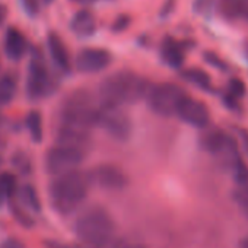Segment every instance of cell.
Here are the masks:
<instances>
[{
    "mask_svg": "<svg viewBox=\"0 0 248 248\" xmlns=\"http://www.w3.org/2000/svg\"><path fill=\"white\" fill-rule=\"evenodd\" d=\"M174 6H175V0H167L164 3L162 9H161V16L165 18V16H170L171 12L174 11Z\"/></svg>",
    "mask_w": 248,
    "mask_h": 248,
    "instance_id": "31",
    "label": "cell"
},
{
    "mask_svg": "<svg viewBox=\"0 0 248 248\" xmlns=\"http://www.w3.org/2000/svg\"><path fill=\"white\" fill-rule=\"evenodd\" d=\"M222 9L229 18L248 16V0H222Z\"/></svg>",
    "mask_w": 248,
    "mask_h": 248,
    "instance_id": "22",
    "label": "cell"
},
{
    "mask_svg": "<svg viewBox=\"0 0 248 248\" xmlns=\"http://www.w3.org/2000/svg\"><path fill=\"white\" fill-rule=\"evenodd\" d=\"M8 14H9V11H8V8H6V5L0 3V27L5 25V22H6V19H8Z\"/></svg>",
    "mask_w": 248,
    "mask_h": 248,
    "instance_id": "32",
    "label": "cell"
},
{
    "mask_svg": "<svg viewBox=\"0 0 248 248\" xmlns=\"http://www.w3.org/2000/svg\"><path fill=\"white\" fill-rule=\"evenodd\" d=\"M187 96V92L177 83H159L152 85L148 95L146 102L148 107L158 115L171 117L175 115L177 107Z\"/></svg>",
    "mask_w": 248,
    "mask_h": 248,
    "instance_id": "7",
    "label": "cell"
},
{
    "mask_svg": "<svg viewBox=\"0 0 248 248\" xmlns=\"http://www.w3.org/2000/svg\"><path fill=\"white\" fill-rule=\"evenodd\" d=\"M16 193V178L11 172L0 174V203Z\"/></svg>",
    "mask_w": 248,
    "mask_h": 248,
    "instance_id": "23",
    "label": "cell"
},
{
    "mask_svg": "<svg viewBox=\"0 0 248 248\" xmlns=\"http://www.w3.org/2000/svg\"><path fill=\"white\" fill-rule=\"evenodd\" d=\"M89 181L96 184L98 187L109 191H118L123 190L129 184L127 175L123 172L121 168L111 165V164H101L96 168H93L89 174Z\"/></svg>",
    "mask_w": 248,
    "mask_h": 248,
    "instance_id": "10",
    "label": "cell"
},
{
    "mask_svg": "<svg viewBox=\"0 0 248 248\" xmlns=\"http://www.w3.org/2000/svg\"><path fill=\"white\" fill-rule=\"evenodd\" d=\"M28 50L25 35L15 27L8 28L5 34V53L12 62H19Z\"/></svg>",
    "mask_w": 248,
    "mask_h": 248,
    "instance_id": "14",
    "label": "cell"
},
{
    "mask_svg": "<svg viewBox=\"0 0 248 248\" xmlns=\"http://www.w3.org/2000/svg\"><path fill=\"white\" fill-rule=\"evenodd\" d=\"M89 186L88 174L79 170L54 175L48 186V197L53 209L60 215L76 212L85 202Z\"/></svg>",
    "mask_w": 248,
    "mask_h": 248,
    "instance_id": "2",
    "label": "cell"
},
{
    "mask_svg": "<svg viewBox=\"0 0 248 248\" xmlns=\"http://www.w3.org/2000/svg\"><path fill=\"white\" fill-rule=\"evenodd\" d=\"M43 2H44V3H51L53 0H43Z\"/></svg>",
    "mask_w": 248,
    "mask_h": 248,
    "instance_id": "36",
    "label": "cell"
},
{
    "mask_svg": "<svg viewBox=\"0 0 248 248\" xmlns=\"http://www.w3.org/2000/svg\"><path fill=\"white\" fill-rule=\"evenodd\" d=\"M132 24V18L129 15H120L115 18V21L112 22V27L111 30L114 32H123V31H126Z\"/></svg>",
    "mask_w": 248,
    "mask_h": 248,
    "instance_id": "29",
    "label": "cell"
},
{
    "mask_svg": "<svg viewBox=\"0 0 248 248\" xmlns=\"http://www.w3.org/2000/svg\"><path fill=\"white\" fill-rule=\"evenodd\" d=\"M183 78L190 82L191 85L203 89V91H210L212 89V80H210V76L200 70V69H187L183 72Z\"/></svg>",
    "mask_w": 248,
    "mask_h": 248,
    "instance_id": "21",
    "label": "cell"
},
{
    "mask_svg": "<svg viewBox=\"0 0 248 248\" xmlns=\"http://www.w3.org/2000/svg\"><path fill=\"white\" fill-rule=\"evenodd\" d=\"M121 248H146V247L140 244H127V245H123Z\"/></svg>",
    "mask_w": 248,
    "mask_h": 248,
    "instance_id": "35",
    "label": "cell"
},
{
    "mask_svg": "<svg viewBox=\"0 0 248 248\" xmlns=\"http://www.w3.org/2000/svg\"><path fill=\"white\" fill-rule=\"evenodd\" d=\"M231 138L220 129H212V130H206L202 138H200V145L202 148L212 154V155H220L228 145L231 143Z\"/></svg>",
    "mask_w": 248,
    "mask_h": 248,
    "instance_id": "16",
    "label": "cell"
},
{
    "mask_svg": "<svg viewBox=\"0 0 248 248\" xmlns=\"http://www.w3.org/2000/svg\"><path fill=\"white\" fill-rule=\"evenodd\" d=\"M161 57L170 67L180 69L184 63L183 46L171 37L164 38V41L161 44Z\"/></svg>",
    "mask_w": 248,
    "mask_h": 248,
    "instance_id": "17",
    "label": "cell"
},
{
    "mask_svg": "<svg viewBox=\"0 0 248 248\" xmlns=\"http://www.w3.org/2000/svg\"><path fill=\"white\" fill-rule=\"evenodd\" d=\"M47 47H48V53L50 57L53 60V63L64 73L70 72L72 69V60L67 51L66 44L63 43V40L60 38L59 34L56 32H50L47 35Z\"/></svg>",
    "mask_w": 248,
    "mask_h": 248,
    "instance_id": "13",
    "label": "cell"
},
{
    "mask_svg": "<svg viewBox=\"0 0 248 248\" xmlns=\"http://www.w3.org/2000/svg\"><path fill=\"white\" fill-rule=\"evenodd\" d=\"M151 86V80L145 76H140L132 70H120L101 80L98 93L104 102L129 105L145 99Z\"/></svg>",
    "mask_w": 248,
    "mask_h": 248,
    "instance_id": "1",
    "label": "cell"
},
{
    "mask_svg": "<svg viewBox=\"0 0 248 248\" xmlns=\"http://www.w3.org/2000/svg\"><path fill=\"white\" fill-rule=\"evenodd\" d=\"M98 104L86 89H76L70 92L60 104L59 120L60 126L91 130L95 127V114Z\"/></svg>",
    "mask_w": 248,
    "mask_h": 248,
    "instance_id": "4",
    "label": "cell"
},
{
    "mask_svg": "<svg viewBox=\"0 0 248 248\" xmlns=\"http://www.w3.org/2000/svg\"><path fill=\"white\" fill-rule=\"evenodd\" d=\"M85 154L86 151H82L79 148L56 143L46 154V158H44L46 170L53 177L78 170V167L85 159Z\"/></svg>",
    "mask_w": 248,
    "mask_h": 248,
    "instance_id": "8",
    "label": "cell"
},
{
    "mask_svg": "<svg viewBox=\"0 0 248 248\" xmlns=\"http://www.w3.org/2000/svg\"><path fill=\"white\" fill-rule=\"evenodd\" d=\"M56 143L67 145V146H73V148L86 151L91 146V135L88 130L67 127V126H59V129L56 130Z\"/></svg>",
    "mask_w": 248,
    "mask_h": 248,
    "instance_id": "12",
    "label": "cell"
},
{
    "mask_svg": "<svg viewBox=\"0 0 248 248\" xmlns=\"http://www.w3.org/2000/svg\"><path fill=\"white\" fill-rule=\"evenodd\" d=\"M95 127H99L111 138L124 142L132 135V120L123 109V105L101 101L95 114Z\"/></svg>",
    "mask_w": 248,
    "mask_h": 248,
    "instance_id": "5",
    "label": "cell"
},
{
    "mask_svg": "<svg viewBox=\"0 0 248 248\" xmlns=\"http://www.w3.org/2000/svg\"><path fill=\"white\" fill-rule=\"evenodd\" d=\"M233 200L244 213L248 212V186H239L233 191Z\"/></svg>",
    "mask_w": 248,
    "mask_h": 248,
    "instance_id": "26",
    "label": "cell"
},
{
    "mask_svg": "<svg viewBox=\"0 0 248 248\" xmlns=\"http://www.w3.org/2000/svg\"><path fill=\"white\" fill-rule=\"evenodd\" d=\"M56 91V82L48 72L44 56L40 50H34L28 67L27 95L31 101H40L50 96Z\"/></svg>",
    "mask_w": 248,
    "mask_h": 248,
    "instance_id": "6",
    "label": "cell"
},
{
    "mask_svg": "<svg viewBox=\"0 0 248 248\" xmlns=\"http://www.w3.org/2000/svg\"><path fill=\"white\" fill-rule=\"evenodd\" d=\"M232 174H233V180L236 181L238 186H248V165L242 161L241 156H238L232 164Z\"/></svg>",
    "mask_w": 248,
    "mask_h": 248,
    "instance_id": "24",
    "label": "cell"
},
{
    "mask_svg": "<svg viewBox=\"0 0 248 248\" xmlns=\"http://www.w3.org/2000/svg\"><path fill=\"white\" fill-rule=\"evenodd\" d=\"M25 124L34 143H40L43 140V117L40 111L34 109L28 112V115L25 117Z\"/></svg>",
    "mask_w": 248,
    "mask_h": 248,
    "instance_id": "20",
    "label": "cell"
},
{
    "mask_svg": "<svg viewBox=\"0 0 248 248\" xmlns=\"http://www.w3.org/2000/svg\"><path fill=\"white\" fill-rule=\"evenodd\" d=\"M16 88H18V83L12 75L6 73L0 78V105L5 107L14 101L16 95Z\"/></svg>",
    "mask_w": 248,
    "mask_h": 248,
    "instance_id": "18",
    "label": "cell"
},
{
    "mask_svg": "<svg viewBox=\"0 0 248 248\" xmlns=\"http://www.w3.org/2000/svg\"><path fill=\"white\" fill-rule=\"evenodd\" d=\"M175 115L181 121L196 129H206L210 121V114L206 104H203L199 99L190 98L188 95L177 107Z\"/></svg>",
    "mask_w": 248,
    "mask_h": 248,
    "instance_id": "11",
    "label": "cell"
},
{
    "mask_svg": "<svg viewBox=\"0 0 248 248\" xmlns=\"http://www.w3.org/2000/svg\"><path fill=\"white\" fill-rule=\"evenodd\" d=\"M75 233L88 248H107L114 239L115 225L104 207L92 206L75 220Z\"/></svg>",
    "mask_w": 248,
    "mask_h": 248,
    "instance_id": "3",
    "label": "cell"
},
{
    "mask_svg": "<svg viewBox=\"0 0 248 248\" xmlns=\"http://www.w3.org/2000/svg\"><path fill=\"white\" fill-rule=\"evenodd\" d=\"M226 95H229L235 99L242 98L245 95V83L238 78H232L228 82V93Z\"/></svg>",
    "mask_w": 248,
    "mask_h": 248,
    "instance_id": "25",
    "label": "cell"
},
{
    "mask_svg": "<svg viewBox=\"0 0 248 248\" xmlns=\"http://www.w3.org/2000/svg\"><path fill=\"white\" fill-rule=\"evenodd\" d=\"M203 57H204V62H206V63H209L210 66H213V67H216V69H219V70H226V69H228L226 63H225L216 53H213V51H206V53L203 54Z\"/></svg>",
    "mask_w": 248,
    "mask_h": 248,
    "instance_id": "28",
    "label": "cell"
},
{
    "mask_svg": "<svg viewBox=\"0 0 248 248\" xmlns=\"http://www.w3.org/2000/svg\"><path fill=\"white\" fill-rule=\"evenodd\" d=\"M19 3L24 9V12L31 16L35 18L40 14V0H19Z\"/></svg>",
    "mask_w": 248,
    "mask_h": 248,
    "instance_id": "27",
    "label": "cell"
},
{
    "mask_svg": "<svg viewBox=\"0 0 248 248\" xmlns=\"http://www.w3.org/2000/svg\"><path fill=\"white\" fill-rule=\"evenodd\" d=\"M69 27L78 38H91L96 32V19L89 11L83 9L75 14Z\"/></svg>",
    "mask_w": 248,
    "mask_h": 248,
    "instance_id": "15",
    "label": "cell"
},
{
    "mask_svg": "<svg viewBox=\"0 0 248 248\" xmlns=\"http://www.w3.org/2000/svg\"><path fill=\"white\" fill-rule=\"evenodd\" d=\"M48 248H70V247L59 244V242H48Z\"/></svg>",
    "mask_w": 248,
    "mask_h": 248,
    "instance_id": "34",
    "label": "cell"
},
{
    "mask_svg": "<svg viewBox=\"0 0 248 248\" xmlns=\"http://www.w3.org/2000/svg\"><path fill=\"white\" fill-rule=\"evenodd\" d=\"M244 215H245V216H247V219H248V212H245Z\"/></svg>",
    "mask_w": 248,
    "mask_h": 248,
    "instance_id": "37",
    "label": "cell"
},
{
    "mask_svg": "<svg viewBox=\"0 0 248 248\" xmlns=\"http://www.w3.org/2000/svg\"><path fill=\"white\" fill-rule=\"evenodd\" d=\"M0 248H25V247L21 241H18L15 238H8L0 244Z\"/></svg>",
    "mask_w": 248,
    "mask_h": 248,
    "instance_id": "30",
    "label": "cell"
},
{
    "mask_svg": "<svg viewBox=\"0 0 248 248\" xmlns=\"http://www.w3.org/2000/svg\"><path fill=\"white\" fill-rule=\"evenodd\" d=\"M238 248H248V235H245V236L239 241Z\"/></svg>",
    "mask_w": 248,
    "mask_h": 248,
    "instance_id": "33",
    "label": "cell"
},
{
    "mask_svg": "<svg viewBox=\"0 0 248 248\" xmlns=\"http://www.w3.org/2000/svg\"><path fill=\"white\" fill-rule=\"evenodd\" d=\"M19 199H21V207L24 210H31V212H38L41 209V203L38 199V194L35 188L30 184L21 187L19 190Z\"/></svg>",
    "mask_w": 248,
    "mask_h": 248,
    "instance_id": "19",
    "label": "cell"
},
{
    "mask_svg": "<svg viewBox=\"0 0 248 248\" xmlns=\"http://www.w3.org/2000/svg\"><path fill=\"white\" fill-rule=\"evenodd\" d=\"M112 62V56L108 50L86 47L82 48L75 57V67L78 72L85 75H92L105 70Z\"/></svg>",
    "mask_w": 248,
    "mask_h": 248,
    "instance_id": "9",
    "label": "cell"
}]
</instances>
